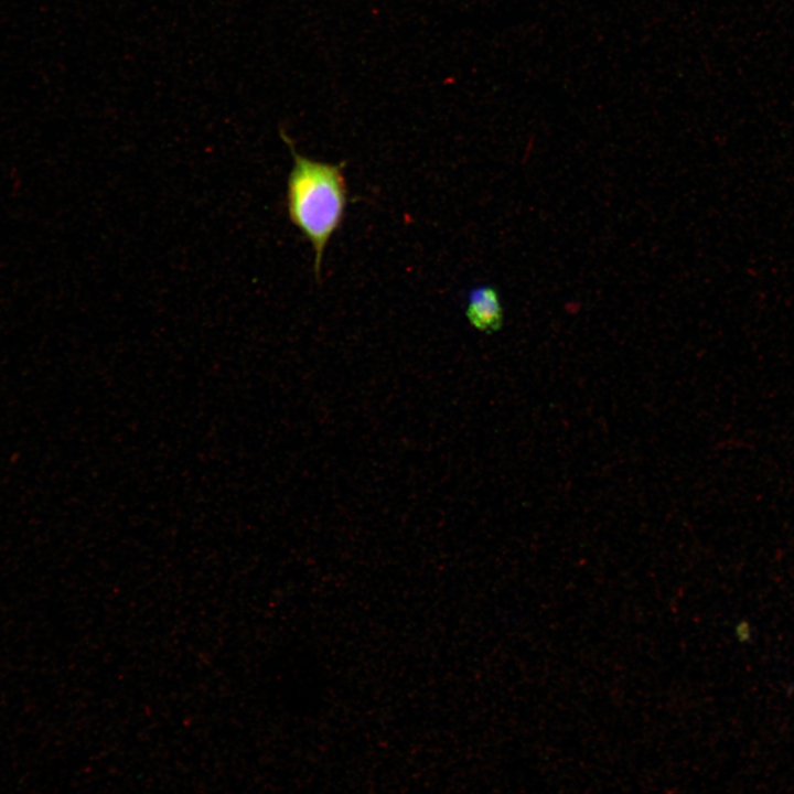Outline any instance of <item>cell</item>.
Listing matches in <instances>:
<instances>
[{"instance_id": "obj_1", "label": "cell", "mask_w": 794, "mask_h": 794, "mask_svg": "<svg viewBox=\"0 0 794 794\" xmlns=\"http://www.w3.org/2000/svg\"><path fill=\"white\" fill-rule=\"evenodd\" d=\"M280 136L293 158L287 179V214L313 247L314 272L319 279L325 247L340 228L347 204L343 163L304 157L296 151L283 129H280Z\"/></svg>"}, {"instance_id": "obj_3", "label": "cell", "mask_w": 794, "mask_h": 794, "mask_svg": "<svg viewBox=\"0 0 794 794\" xmlns=\"http://www.w3.org/2000/svg\"><path fill=\"white\" fill-rule=\"evenodd\" d=\"M736 636L741 643H747L751 640V626L747 621H740L736 625Z\"/></svg>"}, {"instance_id": "obj_2", "label": "cell", "mask_w": 794, "mask_h": 794, "mask_svg": "<svg viewBox=\"0 0 794 794\" xmlns=\"http://www.w3.org/2000/svg\"><path fill=\"white\" fill-rule=\"evenodd\" d=\"M465 314L470 324L485 333H494L503 325V307L495 288L479 286L468 294Z\"/></svg>"}]
</instances>
